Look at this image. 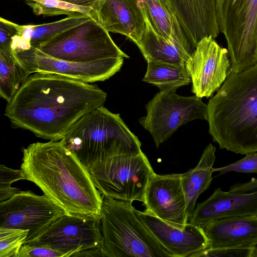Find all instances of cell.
Listing matches in <instances>:
<instances>
[{
	"instance_id": "1",
	"label": "cell",
	"mask_w": 257,
	"mask_h": 257,
	"mask_svg": "<svg viewBox=\"0 0 257 257\" xmlns=\"http://www.w3.org/2000/svg\"><path fill=\"white\" fill-rule=\"evenodd\" d=\"M106 97L96 84L54 73L35 72L7 102L5 115L16 128L58 141L82 116L103 106Z\"/></svg>"
},
{
	"instance_id": "2",
	"label": "cell",
	"mask_w": 257,
	"mask_h": 257,
	"mask_svg": "<svg viewBox=\"0 0 257 257\" xmlns=\"http://www.w3.org/2000/svg\"><path fill=\"white\" fill-rule=\"evenodd\" d=\"M23 154L24 180L35 184L67 214L100 216L102 196L88 169L60 140L31 144Z\"/></svg>"
},
{
	"instance_id": "3",
	"label": "cell",
	"mask_w": 257,
	"mask_h": 257,
	"mask_svg": "<svg viewBox=\"0 0 257 257\" xmlns=\"http://www.w3.org/2000/svg\"><path fill=\"white\" fill-rule=\"evenodd\" d=\"M207 105L209 133L220 149L257 152V63L232 71Z\"/></svg>"
},
{
	"instance_id": "4",
	"label": "cell",
	"mask_w": 257,
	"mask_h": 257,
	"mask_svg": "<svg viewBox=\"0 0 257 257\" xmlns=\"http://www.w3.org/2000/svg\"><path fill=\"white\" fill-rule=\"evenodd\" d=\"M60 141L88 169L99 161L142 152L140 141L119 114L103 105L80 118Z\"/></svg>"
},
{
	"instance_id": "5",
	"label": "cell",
	"mask_w": 257,
	"mask_h": 257,
	"mask_svg": "<svg viewBox=\"0 0 257 257\" xmlns=\"http://www.w3.org/2000/svg\"><path fill=\"white\" fill-rule=\"evenodd\" d=\"M132 202L102 196L101 249L106 257H172L138 216Z\"/></svg>"
},
{
	"instance_id": "6",
	"label": "cell",
	"mask_w": 257,
	"mask_h": 257,
	"mask_svg": "<svg viewBox=\"0 0 257 257\" xmlns=\"http://www.w3.org/2000/svg\"><path fill=\"white\" fill-rule=\"evenodd\" d=\"M219 32L225 36L232 71L257 63L255 55L257 0H215Z\"/></svg>"
},
{
	"instance_id": "7",
	"label": "cell",
	"mask_w": 257,
	"mask_h": 257,
	"mask_svg": "<svg viewBox=\"0 0 257 257\" xmlns=\"http://www.w3.org/2000/svg\"><path fill=\"white\" fill-rule=\"evenodd\" d=\"M88 170L101 195L119 200L143 203L149 180L154 173L142 151L96 162Z\"/></svg>"
},
{
	"instance_id": "8",
	"label": "cell",
	"mask_w": 257,
	"mask_h": 257,
	"mask_svg": "<svg viewBox=\"0 0 257 257\" xmlns=\"http://www.w3.org/2000/svg\"><path fill=\"white\" fill-rule=\"evenodd\" d=\"M36 49L52 57L75 62L129 58L115 44L109 32L92 18L58 34Z\"/></svg>"
},
{
	"instance_id": "9",
	"label": "cell",
	"mask_w": 257,
	"mask_h": 257,
	"mask_svg": "<svg viewBox=\"0 0 257 257\" xmlns=\"http://www.w3.org/2000/svg\"><path fill=\"white\" fill-rule=\"evenodd\" d=\"M147 115L139 122L150 132L155 145L166 141L181 125L193 120L207 119V105L195 95L182 96L160 91L146 106Z\"/></svg>"
},
{
	"instance_id": "10",
	"label": "cell",
	"mask_w": 257,
	"mask_h": 257,
	"mask_svg": "<svg viewBox=\"0 0 257 257\" xmlns=\"http://www.w3.org/2000/svg\"><path fill=\"white\" fill-rule=\"evenodd\" d=\"M26 243L49 247L61 253L62 257H74L89 249H101L103 235L100 216L64 214Z\"/></svg>"
},
{
	"instance_id": "11",
	"label": "cell",
	"mask_w": 257,
	"mask_h": 257,
	"mask_svg": "<svg viewBox=\"0 0 257 257\" xmlns=\"http://www.w3.org/2000/svg\"><path fill=\"white\" fill-rule=\"evenodd\" d=\"M64 214L66 213L61 207L44 194L21 191L0 202V228L28 229L26 243Z\"/></svg>"
},
{
	"instance_id": "12",
	"label": "cell",
	"mask_w": 257,
	"mask_h": 257,
	"mask_svg": "<svg viewBox=\"0 0 257 257\" xmlns=\"http://www.w3.org/2000/svg\"><path fill=\"white\" fill-rule=\"evenodd\" d=\"M13 51L31 74L35 72L54 73L90 83L105 81L112 76L120 70L124 59L116 57L75 62L52 57L33 47Z\"/></svg>"
},
{
	"instance_id": "13",
	"label": "cell",
	"mask_w": 257,
	"mask_h": 257,
	"mask_svg": "<svg viewBox=\"0 0 257 257\" xmlns=\"http://www.w3.org/2000/svg\"><path fill=\"white\" fill-rule=\"evenodd\" d=\"M228 56L227 49L212 37H205L197 44L185 64L195 96L208 98L218 91L233 71Z\"/></svg>"
},
{
	"instance_id": "14",
	"label": "cell",
	"mask_w": 257,
	"mask_h": 257,
	"mask_svg": "<svg viewBox=\"0 0 257 257\" xmlns=\"http://www.w3.org/2000/svg\"><path fill=\"white\" fill-rule=\"evenodd\" d=\"M182 174L152 175L143 204L145 210L168 222L179 225L188 223L187 203L181 182Z\"/></svg>"
},
{
	"instance_id": "15",
	"label": "cell",
	"mask_w": 257,
	"mask_h": 257,
	"mask_svg": "<svg viewBox=\"0 0 257 257\" xmlns=\"http://www.w3.org/2000/svg\"><path fill=\"white\" fill-rule=\"evenodd\" d=\"M136 213L172 257H192L209 246V240L200 226L189 222L184 225L174 224L146 210H137Z\"/></svg>"
},
{
	"instance_id": "16",
	"label": "cell",
	"mask_w": 257,
	"mask_h": 257,
	"mask_svg": "<svg viewBox=\"0 0 257 257\" xmlns=\"http://www.w3.org/2000/svg\"><path fill=\"white\" fill-rule=\"evenodd\" d=\"M92 19L107 32L124 35L137 46L145 30V15L138 0H103L93 9Z\"/></svg>"
},
{
	"instance_id": "17",
	"label": "cell",
	"mask_w": 257,
	"mask_h": 257,
	"mask_svg": "<svg viewBox=\"0 0 257 257\" xmlns=\"http://www.w3.org/2000/svg\"><path fill=\"white\" fill-rule=\"evenodd\" d=\"M257 214V191L225 192L216 188L203 202L198 204L188 222L200 226L214 219Z\"/></svg>"
},
{
	"instance_id": "18",
	"label": "cell",
	"mask_w": 257,
	"mask_h": 257,
	"mask_svg": "<svg viewBox=\"0 0 257 257\" xmlns=\"http://www.w3.org/2000/svg\"><path fill=\"white\" fill-rule=\"evenodd\" d=\"M200 226L209 240L208 248L257 245V214L212 219Z\"/></svg>"
},
{
	"instance_id": "19",
	"label": "cell",
	"mask_w": 257,
	"mask_h": 257,
	"mask_svg": "<svg viewBox=\"0 0 257 257\" xmlns=\"http://www.w3.org/2000/svg\"><path fill=\"white\" fill-rule=\"evenodd\" d=\"M187 39L195 49L203 38L219 34L215 0H170Z\"/></svg>"
},
{
	"instance_id": "20",
	"label": "cell",
	"mask_w": 257,
	"mask_h": 257,
	"mask_svg": "<svg viewBox=\"0 0 257 257\" xmlns=\"http://www.w3.org/2000/svg\"><path fill=\"white\" fill-rule=\"evenodd\" d=\"M156 31L191 55L195 49L185 36L170 0H139Z\"/></svg>"
},
{
	"instance_id": "21",
	"label": "cell",
	"mask_w": 257,
	"mask_h": 257,
	"mask_svg": "<svg viewBox=\"0 0 257 257\" xmlns=\"http://www.w3.org/2000/svg\"><path fill=\"white\" fill-rule=\"evenodd\" d=\"M144 13L145 30L137 45L147 62H159L185 66L191 56L155 29L144 7L140 3Z\"/></svg>"
},
{
	"instance_id": "22",
	"label": "cell",
	"mask_w": 257,
	"mask_h": 257,
	"mask_svg": "<svg viewBox=\"0 0 257 257\" xmlns=\"http://www.w3.org/2000/svg\"><path fill=\"white\" fill-rule=\"evenodd\" d=\"M216 148L209 144L204 149L197 165L182 174L181 182L185 194L188 219L195 209L199 195L207 190L213 179V167L215 161Z\"/></svg>"
},
{
	"instance_id": "23",
	"label": "cell",
	"mask_w": 257,
	"mask_h": 257,
	"mask_svg": "<svg viewBox=\"0 0 257 257\" xmlns=\"http://www.w3.org/2000/svg\"><path fill=\"white\" fill-rule=\"evenodd\" d=\"M90 17L83 15L67 17L58 21L38 25H21L20 32L14 40L13 50L38 48L58 34L79 25Z\"/></svg>"
},
{
	"instance_id": "24",
	"label": "cell",
	"mask_w": 257,
	"mask_h": 257,
	"mask_svg": "<svg viewBox=\"0 0 257 257\" xmlns=\"http://www.w3.org/2000/svg\"><path fill=\"white\" fill-rule=\"evenodd\" d=\"M147 69L143 81L157 86L160 91L176 92L179 87L191 82L185 66L147 62Z\"/></svg>"
},
{
	"instance_id": "25",
	"label": "cell",
	"mask_w": 257,
	"mask_h": 257,
	"mask_svg": "<svg viewBox=\"0 0 257 257\" xmlns=\"http://www.w3.org/2000/svg\"><path fill=\"white\" fill-rule=\"evenodd\" d=\"M30 75L12 49H0V95L7 102Z\"/></svg>"
},
{
	"instance_id": "26",
	"label": "cell",
	"mask_w": 257,
	"mask_h": 257,
	"mask_svg": "<svg viewBox=\"0 0 257 257\" xmlns=\"http://www.w3.org/2000/svg\"><path fill=\"white\" fill-rule=\"evenodd\" d=\"M28 5L37 16H54L65 15L68 17L86 16L92 19L93 9L76 6L60 0H22Z\"/></svg>"
},
{
	"instance_id": "27",
	"label": "cell",
	"mask_w": 257,
	"mask_h": 257,
	"mask_svg": "<svg viewBox=\"0 0 257 257\" xmlns=\"http://www.w3.org/2000/svg\"><path fill=\"white\" fill-rule=\"evenodd\" d=\"M29 232L28 229L0 228V257H16Z\"/></svg>"
},
{
	"instance_id": "28",
	"label": "cell",
	"mask_w": 257,
	"mask_h": 257,
	"mask_svg": "<svg viewBox=\"0 0 257 257\" xmlns=\"http://www.w3.org/2000/svg\"><path fill=\"white\" fill-rule=\"evenodd\" d=\"M24 180L21 169H14L4 165L0 166V202L4 201L22 191L12 187L14 182Z\"/></svg>"
},
{
	"instance_id": "29",
	"label": "cell",
	"mask_w": 257,
	"mask_h": 257,
	"mask_svg": "<svg viewBox=\"0 0 257 257\" xmlns=\"http://www.w3.org/2000/svg\"><path fill=\"white\" fill-rule=\"evenodd\" d=\"M245 157L226 166L214 168L213 171L223 174L229 172L257 173V152L245 155Z\"/></svg>"
},
{
	"instance_id": "30",
	"label": "cell",
	"mask_w": 257,
	"mask_h": 257,
	"mask_svg": "<svg viewBox=\"0 0 257 257\" xmlns=\"http://www.w3.org/2000/svg\"><path fill=\"white\" fill-rule=\"evenodd\" d=\"M252 248L253 247L208 248L194 254L192 257H250Z\"/></svg>"
},
{
	"instance_id": "31",
	"label": "cell",
	"mask_w": 257,
	"mask_h": 257,
	"mask_svg": "<svg viewBox=\"0 0 257 257\" xmlns=\"http://www.w3.org/2000/svg\"><path fill=\"white\" fill-rule=\"evenodd\" d=\"M20 27L17 24L0 18V49H12L15 39L19 36Z\"/></svg>"
},
{
	"instance_id": "32",
	"label": "cell",
	"mask_w": 257,
	"mask_h": 257,
	"mask_svg": "<svg viewBox=\"0 0 257 257\" xmlns=\"http://www.w3.org/2000/svg\"><path fill=\"white\" fill-rule=\"evenodd\" d=\"M16 257H62V255L49 247L25 243Z\"/></svg>"
},
{
	"instance_id": "33",
	"label": "cell",
	"mask_w": 257,
	"mask_h": 257,
	"mask_svg": "<svg viewBox=\"0 0 257 257\" xmlns=\"http://www.w3.org/2000/svg\"><path fill=\"white\" fill-rule=\"evenodd\" d=\"M229 191L236 193H249L257 191V178L252 179L246 183L234 184L230 187Z\"/></svg>"
},
{
	"instance_id": "34",
	"label": "cell",
	"mask_w": 257,
	"mask_h": 257,
	"mask_svg": "<svg viewBox=\"0 0 257 257\" xmlns=\"http://www.w3.org/2000/svg\"><path fill=\"white\" fill-rule=\"evenodd\" d=\"M76 6L88 7L93 9L103 0H60Z\"/></svg>"
},
{
	"instance_id": "35",
	"label": "cell",
	"mask_w": 257,
	"mask_h": 257,
	"mask_svg": "<svg viewBox=\"0 0 257 257\" xmlns=\"http://www.w3.org/2000/svg\"><path fill=\"white\" fill-rule=\"evenodd\" d=\"M250 257H257V246L252 248Z\"/></svg>"
},
{
	"instance_id": "36",
	"label": "cell",
	"mask_w": 257,
	"mask_h": 257,
	"mask_svg": "<svg viewBox=\"0 0 257 257\" xmlns=\"http://www.w3.org/2000/svg\"><path fill=\"white\" fill-rule=\"evenodd\" d=\"M255 55L257 58V30H256V50H255Z\"/></svg>"
}]
</instances>
